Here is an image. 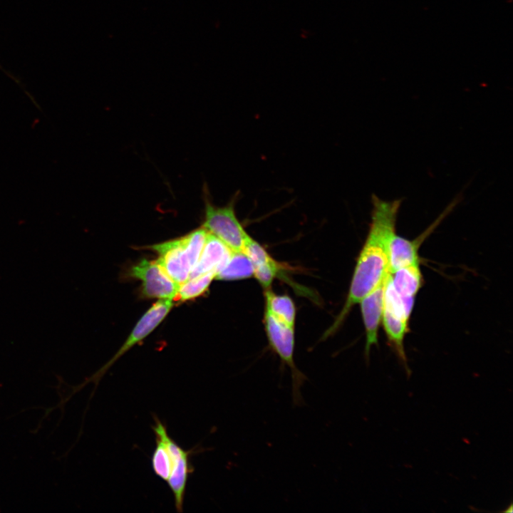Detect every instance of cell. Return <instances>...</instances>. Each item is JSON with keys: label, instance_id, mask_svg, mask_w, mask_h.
Returning a JSON list of instances; mask_svg holds the SVG:
<instances>
[{"label": "cell", "instance_id": "cell-11", "mask_svg": "<svg viewBox=\"0 0 513 513\" xmlns=\"http://www.w3.org/2000/svg\"><path fill=\"white\" fill-rule=\"evenodd\" d=\"M155 422L152 430L155 435L156 446L152 455V467L157 477L167 481L172 470V462L165 440L168 432L166 426L156 417Z\"/></svg>", "mask_w": 513, "mask_h": 513}, {"label": "cell", "instance_id": "cell-12", "mask_svg": "<svg viewBox=\"0 0 513 513\" xmlns=\"http://www.w3.org/2000/svg\"><path fill=\"white\" fill-rule=\"evenodd\" d=\"M392 286L403 298H415L423 284V275L419 264L400 268L390 273Z\"/></svg>", "mask_w": 513, "mask_h": 513}, {"label": "cell", "instance_id": "cell-15", "mask_svg": "<svg viewBox=\"0 0 513 513\" xmlns=\"http://www.w3.org/2000/svg\"><path fill=\"white\" fill-rule=\"evenodd\" d=\"M254 276V266L243 252H232L226 264L217 272L215 279L224 281L240 280Z\"/></svg>", "mask_w": 513, "mask_h": 513}, {"label": "cell", "instance_id": "cell-13", "mask_svg": "<svg viewBox=\"0 0 513 513\" xmlns=\"http://www.w3.org/2000/svg\"><path fill=\"white\" fill-rule=\"evenodd\" d=\"M264 291L265 309L279 321L294 327L296 311L292 299L286 294H277L270 288Z\"/></svg>", "mask_w": 513, "mask_h": 513}, {"label": "cell", "instance_id": "cell-9", "mask_svg": "<svg viewBox=\"0 0 513 513\" xmlns=\"http://www.w3.org/2000/svg\"><path fill=\"white\" fill-rule=\"evenodd\" d=\"M388 275L359 302L366 331L365 356L367 361L369 360L371 346L378 345V333L382 321L385 287Z\"/></svg>", "mask_w": 513, "mask_h": 513}, {"label": "cell", "instance_id": "cell-7", "mask_svg": "<svg viewBox=\"0 0 513 513\" xmlns=\"http://www.w3.org/2000/svg\"><path fill=\"white\" fill-rule=\"evenodd\" d=\"M158 254L157 262L178 284L189 279L193 266L182 237L146 247Z\"/></svg>", "mask_w": 513, "mask_h": 513}, {"label": "cell", "instance_id": "cell-1", "mask_svg": "<svg viewBox=\"0 0 513 513\" xmlns=\"http://www.w3.org/2000/svg\"><path fill=\"white\" fill-rule=\"evenodd\" d=\"M402 202V199L388 201L372 195L369 231L355 266L347 299L323 338L333 333L345 320L352 307L388 275V246L390 239L396 233V220Z\"/></svg>", "mask_w": 513, "mask_h": 513}, {"label": "cell", "instance_id": "cell-17", "mask_svg": "<svg viewBox=\"0 0 513 513\" xmlns=\"http://www.w3.org/2000/svg\"><path fill=\"white\" fill-rule=\"evenodd\" d=\"M208 232L200 227L182 237V242L188 253L190 262L194 268L201 254L206 242Z\"/></svg>", "mask_w": 513, "mask_h": 513}, {"label": "cell", "instance_id": "cell-6", "mask_svg": "<svg viewBox=\"0 0 513 513\" xmlns=\"http://www.w3.org/2000/svg\"><path fill=\"white\" fill-rule=\"evenodd\" d=\"M457 196L440 215L417 238L409 240L396 234L392 237L388 246L389 273L410 265L419 264L418 249L430 234L457 206L460 200Z\"/></svg>", "mask_w": 513, "mask_h": 513}, {"label": "cell", "instance_id": "cell-5", "mask_svg": "<svg viewBox=\"0 0 513 513\" xmlns=\"http://www.w3.org/2000/svg\"><path fill=\"white\" fill-rule=\"evenodd\" d=\"M128 274L141 281L143 296L174 300L179 284L165 271L157 260L143 259L130 268Z\"/></svg>", "mask_w": 513, "mask_h": 513}, {"label": "cell", "instance_id": "cell-16", "mask_svg": "<svg viewBox=\"0 0 513 513\" xmlns=\"http://www.w3.org/2000/svg\"><path fill=\"white\" fill-rule=\"evenodd\" d=\"M216 275L217 272L212 271L193 278H189L179 284L173 301L184 302L203 295L207 291L212 280L215 279Z\"/></svg>", "mask_w": 513, "mask_h": 513}, {"label": "cell", "instance_id": "cell-14", "mask_svg": "<svg viewBox=\"0 0 513 513\" xmlns=\"http://www.w3.org/2000/svg\"><path fill=\"white\" fill-rule=\"evenodd\" d=\"M254 276L264 289H269L276 277L284 276L286 266L276 261L264 250L252 261Z\"/></svg>", "mask_w": 513, "mask_h": 513}, {"label": "cell", "instance_id": "cell-8", "mask_svg": "<svg viewBox=\"0 0 513 513\" xmlns=\"http://www.w3.org/2000/svg\"><path fill=\"white\" fill-rule=\"evenodd\" d=\"M165 440L172 462V470L167 482L174 496L176 510L181 513L187 480L194 471L190 460L192 450L182 449L168 434Z\"/></svg>", "mask_w": 513, "mask_h": 513}, {"label": "cell", "instance_id": "cell-4", "mask_svg": "<svg viewBox=\"0 0 513 513\" xmlns=\"http://www.w3.org/2000/svg\"><path fill=\"white\" fill-rule=\"evenodd\" d=\"M174 304L172 299H159L147 310L139 319L128 338L116 352V353L98 370L90 377L86 379L81 384L73 388V391L68 396L70 398L75 393L81 390L88 383H93L95 387L107 370L123 355L150 335L168 314Z\"/></svg>", "mask_w": 513, "mask_h": 513}, {"label": "cell", "instance_id": "cell-10", "mask_svg": "<svg viewBox=\"0 0 513 513\" xmlns=\"http://www.w3.org/2000/svg\"><path fill=\"white\" fill-rule=\"evenodd\" d=\"M232 252L223 242L208 232L201 254L189 278L212 271L217 274L228 261Z\"/></svg>", "mask_w": 513, "mask_h": 513}, {"label": "cell", "instance_id": "cell-2", "mask_svg": "<svg viewBox=\"0 0 513 513\" xmlns=\"http://www.w3.org/2000/svg\"><path fill=\"white\" fill-rule=\"evenodd\" d=\"M264 323L270 348L279 357L282 366L290 369L293 403L296 406L303 405L301 388L308 378L294 363V327L279 321L266 309Z\"/></svg>", "mask_w": 513, "mask_h": 513}, {"label": "cell", "instance_id": "cell-3", "mask_svg": "<svg viewBox=\"0 0 513 513\" xmlns=\"http://www.w3.org/2000/svg\"><path fill=\"white\" fill-rule=\"evenodd\" d=\"M204 219L202 224L209 233L223 242L232 252H243L249 236L237 217L235 198L227 204L219 207L210 200L204 192Z\"/></svg>", "mask_w": 513, "mask_h": 513}]
</instances>
